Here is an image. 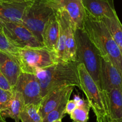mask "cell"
Returning <instances> with one entry per match:
<instances>
[{
    "label": "cell",
    "mask_w": 122,
    "mask_h": 122,
    "mask_svg": "<svg viewBox=\"0 0 122 122\" xmlns=\"http://www.w3.org/2000/svg\"><path fill=\"white\" fill-rule=\"evenodd\" d=\"M17 61L22 72L32 74L58 62L56 54L46 47L19 49Z\"/></svg>",
    "instance_id": "obj_6"
},
{
    "label": "cell",
    "mask_w": 122,
    "mask_h": 122,
    "mask_svg": "<svg viewBox=\"0 0 122 122\" xmlns=\"http://www.w3.org/2000/svg\"><path fill=\"white\" fill-rule=\"evenodd\" d=\"M0 122H7L5 120V118H3V117L1 116V114H0Z\"/></svg>",
    "instance_id": "obj_28"
},
{
    "label": "cell",
    "mask_w": 122,
    "mask_h": 122,
    "mask_svg": "<svg viewBox=\"0 0 122 122\" xmlns=\"http://www.w3.org/2000/svg\"><path fill=\"white\" fill-rule=\"evenodd\" d=\"M0 50L18 59L19 49L13 45L0 29Z\"/></svg>",
    "instance_id": "obj_23"
},
{
    "label": "cell",
    "mask_w": 122,
    "mask_h": 122,
    "mask_svg": "<svg viewBox=\"0 0 122 122\" xmlns=\"http://www.w3.org/2000/svg\"><path fill=\"white\" fill-rule=\"evenodd\" d=\"M69 87H57L43 97L40 108V113L43 118L61 103Z\"/></svg>",
    "instance_id": "obj_17"
},
{
    "label": "cell",
    "mask_w": 122,
    "mask_h": 122,
    "mask_svg": "<svg viewBox=\"0 0 122 122\" xmlns=\"http://www.w3.org/2000/svg\"><path fill=\"white\" fill-rule=\"evenodd\" d=\"M56 9V5L53 0L35 1L26 9L22 24L43 43L44 28L49 19L55 15Z\"/></svg>",
    "instance_id": "obj_4"
},
{
    "label": "cell",
    "mask_w": 122,
    "mask_h": 122,
    "mask_svg": "<svg viewBox=\"0 0 122 122\" xmlns=\"http://www.w3.org/2000/svg\"><path fill=\"white\" fill-rule=\"evenodd\" d=\"M5 1H16V2H34L37 0H0Z\"/></svg>",
    "instance_id": "obj_27"
},
{
    "label": "cell",
    "mask_w": 122,
    "mask_h": 122,
    "mask_svg": "<svg viewBox=\"0 0 122 122\" xmlns=\"http://www.w3.org/2000/svg\"><path fill=\"white\" fill-rule=\"evenodd\" d=\"M53 122H62V120H57L54 121Z\"/></svg>",
    "instance_id": "obj_29"
},
{
    "label": "cell",
    "mask_w": 122,
    "mask_h": 122,
    "mask_svg": "<svg viewBox=\"0 0 122 122\" xmlns=\"http://www.w3.org/2000/svg\"><path fill=\"white\" fill-rule=\"evenodd\" d=\"M56 7V15L59 26V36L56 55L57 61L63 62L65 54V43L67 38L68 28L72 20L65 9L57 6Z\"/></svg>",
    "instance_id": "obj_15"
},
{
    "label": "cell",
    "mask_w": 122,
    "mask_h": 122,
    "mask_svg": "<svg viewBox=\"0 0 122 122\" xmlns=\"http://www.w3.org/2000/svg\"><path fill=\"white\" fill-rule=\"evenodd\" d=\"M80 89L84 92L97 122H110L105 98L82 64H77Z\"/></svg>",
    "instance_id": "obj_5"
},
{
    "label": "cell",
    "mask_w": 122,
    "mask_h": 122,
    "mask_svg": "<svg viewBox=\"0 0 122 122\" xmlns=\"http://www.w3.org/2000/svg\"><path fill=\"white\" fill-rule=\"evenodd\" d=\"M0 87L5 89V90H11V91L13 90L12 87L9 83V81L5 78V77L1 71H0Z\"/></svg>",
    "instance_id": "obj_25"
},
{
    "label": "cell",
    "mask_w": 122,
    "mask_h": 122,
    "mask_svg": "<svg viewBox=\"0 0 122 122\" xmlns=\"http://www.w3.org/2000/svg\"><path fill=\"white\" fill-rule=\"evenodd\" d=\"M90 109V105L87 101L84 105L77 107L74 111L70 115V118L72 122H87Z\"/></svg>",
    "instance_id": "obj_22"
},
{
    "label": "cell",
    "mask_w": 122,
    "mask_h": 122,
    "mask_svg": "<svg viewBox=\"0 0 122 122\" xmlns=\"http://www.w3.org/2000/svg\"><path fill=\"white\" fill-rule=\"evenodd\" d=\"M0 71L7 79L13 89L22 72L17 59L0 50Z\"/></svg>",
    "instance_id": "obj_13"
},
{
    "label": "cell",
    "mask_w": 122,
    "mask_h": 122,
    "mask_svg": "<svg viewBox=\"0 0 122 122\" xmlns=\"http://www.w3.org/2000/svg\"><path fill=\"white\" fill-rule=\"evenodd\" d=\"M56 6L63 8L68 13L77 29H83L87 13L82 0H53Z\"/></svg>",
    "instance_id": "obj_12"
},
{
    "label": "cell",
    "mask_w": 122,
    "mask_h": 122,
    "mask_svg": "<svg viewBox=\"0 0 122 122\" xmlns=\"http://www.w3.org/2000/svg\"><path fill=\"white\" fill-rule=\"evenodd\" d=\"M77 64L57 62L49 67L37 70L35 75L40 84L43 98L60 87L80 88Z\"/></svg>",
    "instance_id": "obj_1"
},
{
    "label": "cell",
    "mask_w": 122,
    "mask_h": 122,
    "mask_svg": "<svg viewBox=\"0 0 122 122\" xmlns=\"http://www.w3.org/2000/svg\"><path fill=\"white\" fill-rule=\"evenodd\" d=\"M1 30L10 43L19 49L45 47L22 23H1Z\"/></svg>",
    "instance_id": "obj_7"
},
{
    "label": "cell",
    "mask_w": 122,
    "mask_h": 122,
    "mask_svg": "<svg viewBox=\"0 0 122 122\" xmlns=\"http://www.w3.org/2000/svg\"><path fill=\"white\" fill-rule=\"evenodd\" d=\"M13 97V90H5L0 87V114L8 108Z\"/></svg>",
    "instance_id": "obj_24"
},
{
    "label": "cell",
    "mask_w": 122,
    "mask_h": 122,
    "mask_svg": "<svg viewBox=\"0 0 122 122\" xmlns=\"http://www.w3.org/2000/svg\"><path fill=\"white\" fill-rule=\"evenodd\" d=\"M0 29L1 30V23H0Z\"/></svg>",
    "instance_id": "obj_30"
},
{
    "label": "cell",
    "mask_w": 122,
    "mask_h": 122,
    "mask_svg": "<svg viewBox=\"0 0 122 122\" xmlns=\"http://www.w3.org/2000/svg\"><path fill=\"white\" fill-rule=\"evenodd\" d=\"M59 36V26L55 13L47 23L43 34V43L44 46L55 54L57 50Z\"/></svg>",
    "instance_id": "obj_16"
},
{
    "label": "cell",
    "mask_w": 122,
    "mask_h": 122,
    "mask_svg": "<svg viewBox=\"0 0 122 122\" xmlns=\"http://www.w3.org/2000/svg\"><path fill=\"white\" fill-rule=\"evenodd\" d=\"M40 105H25L21 111L20 120L22 122H43V118L40 113Z\"/></svg>",
    "instance_id": "obj_21"
},
{
    "label": "cell",
    "mask_w": 122,
    "mask_h": 122,
    "mask_svg": "<svg viewBox=\"0 0 122 122\" xmlns=\"http://www.w3.org/2000/svg\"><path fill=\"white\" fill-rule=\"evenodd\" d=\"M122 122V120H121V122Z\"/></svg>",
    "instance_id": "obj_31"
},
{
    "label": "cell",
    "mask_w": 122,
    "mask_h": 122,
    "mask_svg": "<svg viewBox=\"0 0 122 122\" xmlns=\"http://www.w3.org/2000/svg\"><path fill=\"white\" fill-rule=\"evenodd\" d=\"M13 90L22 95L25 105H40L43 100L41 88L35 74L21 72Z\"/></svg>",
    "instance_id": "obj_8"
},
{
    "label": "cell",
    "mask_w": 122,
    "mask_h": 122,
    "mask_svg": "<svg viewBox=\"0 0 122 122\" xmlns=\"http://www.w3.org/2000/svg\"><path fill=\"white\" fill-rule=\"evenodd\" d=\"M32 3L0 1V23H22L25 11Z\"/></svg>",
    "instance_id": "obj_10"
},
{
    "label": "cell",
    "mask_w": 122,
    "mask_h": 122,
    "mask_svg": "<svg viewBox=\"0 0 122 122\" xmlns=\"http://www.w3.org/2000/svg\"><path fill=\"white\" fill-rule=\"evenodd\" d=\"M102 92L110 122H120L122 120V88H114L110 91Z\"/></svg>",
    "instance_id": "obj_14"
},
{
    "label": "cell",
    "mask_w": 122,
    "mask_h": 122,
    "mask_svg": "<svg viewBox=\"0 0 122 122\" xmlns=\"http://www.w3.org/2000/svg\"><path fill=\"white\" fill-rule=\"evenodd\" d=\"M101 77L102 91L122 88V74L111 61L102 57Z\"/></svg>",
    "instance_id": "obj_11"
},
{
    "label": "cell",
    "mask_w": 122,
    "mask_h": 122,
    "mask_svg": "<svg viewBox=\"0 0 122 122\" xmlns=\"http://www.w3.org/2000/svg\"><path fill=\"white\" fill-rule=\"evenodd\" d=\"M102 20L104 22L114 40L122 51V24L118 16L111 18L106 17Z\"/></svg>",
    "instance_id": "obj_20"
},
{
    "label": "cell",
    "mask_w": 122,
    "mask_h": 122,
    "mask_svg": "<svg viewBox=\"0 0 122 122\" xmlns=\"http://www.w3.org/2000/svg\"><path fill=\"white\" fill-rule=\"evenodd\" d=\"M75 38L77 44V62L84 65L92 78L102 91L101 77L102 56L99 50L84 29L76 28Z\"/></svg>",
    "instance_id": "obj_3"
},
{
    "label": "cell",
    "mask_w": 122,
    "mask_h": 122,
    "mask_svg": "<svg viewBox=\"0 0 122 122\" xmlns=\"http://www.w3.org/2000/svg\"><path fill=\"white\" fill-rule=\"evenodd\" d=\"M83 29L102 57L110 60L122 74V51L114 40L104 22L87 15Z\"/></svg>",
    "instance_id": "obj_2"
},
{
    "label": "cell",
    "mask_w": 122,
    "mask_h": 122,
    "mask_svg": "<svg viewBox=\"0 0 122 122\" xmlns=\"http://www.w3.org/2000/svg\"><path fill=\"white\" fill-rule=\"evenodd\" d=\"M24 105V100L22 95L16 90H13V97L10 105L7 110L0 114L4 118H11L15 122H20V115Z\"/></svg>",
    "instance_id": "obj_18"
},
{
    "label": "cell",
    "mask_w": 122,
    "mask_h": 122,
    "mask_svg": "<svg viewBox=\"0 0 122 122\" xmlns=\"http://www.w3.org/2000/svg\"><path fill=\"white\" fill-rule=\"evenodd\" d=\"M87 15L97 20L117 16L114 0H82Z\"/></svg>",
    "instance_id": "obj_9"
},
{
    "label": "cell",
    "mask_w": 122,
    "mask_h": 122,
    "mask_svg": "<svg viewBox=\"0 0 122 122\" xmlns=\"http://www.w3.org/2000/svg\"><path fill=\"white\" fill-rule=\"evenodd\" d=\"M74 87L70 86L62 100L59 104L43 118V122H53L57 120H62L65 116V108L68 101L70 100Z\"/></svg>",
    "instance_id": "obj_19"
},
{
    "label": "cell",
    "mask_w": 122,
    "mask_h": 122,
    "mask_svg": "<svg viewBox=\"0 0 122 122\" xmlns=\"http://www.w3.org/2000/svg\"><path fill=\"white\" fill-rule=\"evenodd\" d=\"M77 107V103L76 102V101L74 99H72V100L70 99L66 104V108H65V114L70 115L74 111Z\"/></svg>",
    "instance_id": "obj_26"
}]
</instances>
